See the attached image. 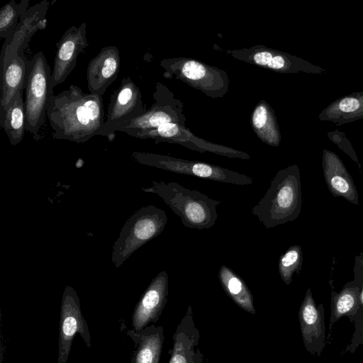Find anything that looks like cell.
<instances>
[{"label": "cell", "instance_id": "cell-25", "mask_svg": "<svg viewBox=\"0 0 363 363\" xmlns=\"http://www.w3.org/2000/svg\"><path fill=\"white\" fill-rule=\"evenodd\" d=\"M182 71L186 77L194 80L200 79L206 74L205 67L201 63L194 60L184 63Z\"/></svg>", "mask_w": 363, "mask_h": 363}, {"label": "cell", "instance_id": "cell-13", "mask_svg": "<svg viewBox=\"0 0 363 363\" xmlns=\"http://www.w3.org/2000/svg\"><path fill=\"white\" fill-rule=\"evenodd\" d=\"M172 339L173 347L169 350V363H203V354L198 347L200 333L194 323L190 305L178 324Z\"/></svg>", "mask_w": 363, "mask_h": 363}, {"label": "cell", "instance_id": "cell-11", "mask_svg": "<svg viewBox=\"0 0 363 363\" xmlns=\"http://www.w3.org/2000/svg\"><path fill=\"white\" fill-rule=\"evenodd\" d=\"M169 277L163 270L152 280L139 301L132 315L133 329L140 332L151 323L159 320L168 298Z\"/></svg>", "mask_w": 363, "mask_h": 363}, {"label": "cell", "instance_id": "cell-10", "mask_svg": "<svg viewBox=\"0 0 363 363\" xmlns=\"http://www.w3.org/2000/svg\"><path fill=\"white\" fill-rule=\"evenodd\" d=\"M56 45L51 79L53 88L66 80L74 69L79 56L89 45L86 23H82L79 27L72 26L69 28Z\"/></svg>", "mask_w": 363, "mask_h": 363}, {"label": "cell", "instance_id": "cell-24", "mask_svg": "<svg viewBox=\"0 0 363 363\" xmlns=\"http://www.w3.org/2000/svg\"><path fill=\"white\" fill-rule=\"evenodd\" d=\"M328 137L330 139L331 141L335 143L340 149L347 154L355 162H357L360 167V164L356 153L350 140L347 139L343 132L339 130H335L328 132Z\"/></svg>", "mask_w": 363, "mask_h": 363}, {"label": "cell", "instance_id": "cell-5", "mask_svg": "<svg viewBox=\"0 0 363 363\" xmlns=\"http://www.w3.org/2000/svg\"><path fill=\"white\" fill-rule=\"evenodd\" d=\"M52 70L42 51L36 52L30 60L25 87L26 130L36 135L47 116V108L53 94Z\"/></svg>", "mask_w": 363, "mask_h": 363}, {"label": "cell", "instance_id": "cell-19", "mask_svg": "<svg viewBox=\"0 0 363 363\" xmlns=\"http://www.w3.org/2000/svg\"><path fill=\"white\" fill-rule=\"evenodd\" d=\"M361 286L350 283L339 292L331 293V314L329 322V333L326 342L329 343L333 325L342 316L354 323L360 306Z\"/></svg>", "mask_w": 363, "mask_h": 363}, {"label": "cell", "instance_id": "cell-17", "mask_svg": "<svg viewBox=\"0 0 363 363\" xmlns=\"http://www.w3.org/2000/svg\"><path fill=\"white\" fill-rule=\"evenodd\" d=\"M322 121H331L337 125L363 118V91L340 97L318 115Z\"/></svg>", "mask_w": 363, "mask_h": 363}, {"label": "cell", "instance_id": "cell-21", "mask_svg": "<svg viewBox=\"0 0 363 363\" xmlns=\"http://www.w3.org/2000/svg\"><path fill=\"white\" fill-rule=\"evenodd\" d=\"M29 0L16 3L11 0L0 9V37L7 39L15 32L22 14L27 11Z\"/></svg>", "mask_w": 363, "mask_h": 363}, {"label": "cell", "instance_id": "cell-9", "mask_svg": "<svg viewBox=\"0 0 363 363\" xmlns=\"http://www.w3.org/2000/svg\"><path fill=\"white\" fill-rule=\"evenodd\" d=\"M141 94L130 77H123L120 86L112 93L107 116L103 128V136L110 138L130 121L144 113Z\"/></svg>", "mask_w": 363, "mask_h": 363}, {"label": "cell", "instance_id": "cell-14", "mask_svg": "<svg viewBox=\"0 0 363 363\" xmlns=\"http://www.w3.org/2000/svg\"><path fill=\"white\" fill-rule=\"evenodd\" d=\"M121 66L120 52L115 45L102 48L89 62L86 69L89 93L102 95L117 79Z\"/></svg>", "mask_w": 363, "mask_h": 363}, {"label": "cell", "instance_id": "cell-1", "mask_svg": "<svg viewBox=\"0 0 363 363\" xmlns=\"http://www.w3.org/2000/svg\"><path fill=\"white\" fill-rule=\"evenodd\" d=\"M102 96L84 93L74 84L52 94L47 108L52 138L82 143L96 135L103 136L106 118Z\"/></svg>", "mask_w": 363, "mask_h": 363}, {"label": "cell", "instance_id": "cell-7", "mask_svg": "<svg viewBox=\"0 0 363 363\" xmlns=\"http://www.w3.org/2000/svg\"><path fill=\"white\" fill-rule=\"evenodd\" d=\"M131 157L143 164L218 182L236 185H250L254 182L250 177L208 163L177 160L140 152H133Z\"/></svg>", "mask_w": 363, "mask_h": 363}, {"label": "cell", "instance_id": "cell-3", "mask_svg": "<svg viewBox=\"0 0 363 363\" xmlns=\"http://www.w3.org/2000/svg\"><path fill=\"white\" fill-rule=\"evenodd\" d=\"M146 193L158 195L189 228L203 230L212 228L218 218L216 208L220 201L172 182H152L141 188Z\"/></svg>", "mask_w": 363, "mask_h": 363}, {"label": "cell", "instance_id": "cell-15", "mask_svg": "<svg viewBox=\"0 0 363 363\" xmlns=\"http://www.w3.org/2000/svg\"><path fill=\"white\" fill-rule=\"evenodd\" d=\"M322 167L325 183L334 196H340L359 204L357 188L342 161L335 152L323 150Z\"/></svg>", "mask_w": 363, "mask_h": 363}, {"label": "cell", "instance_id": "cell-23", "mask_svg": "<svg viewBox=\"0 0 363 363\" xmlns=\"http://www.w3.org/2000/svg\"><path fill=\"white\" fill-rule=\"evenodd\" d=\"M353 324L354 331L350 344L344 350V353H353L361 344H363V275L361 284L360 306Z\"/></svg>", "mask_w": 363, "mask_h": 363}, {"label": "cell", "instance_id": "cell-20", "mask_svg": "<svg viewBox=\"0 0 363 363\" xmlns=\"http://www.w3.org/2000/svg\"><path fill=\"white\" fill-rule=\"evenodd\" d=\"M218 278L222 288L233 302L245 311L255 314L253 295L237 274L225 265H221Z\"/></svg>", "mask_w": 363, "mask_h": 363}, {"label": "cell", "instance_id": "cell-12", "mask_svg": "<svg viewBox=\"0 0 363 363\" xmlns=\"http://www.w3.org/2000/svg\"><path fill=\"white\" fill-rule=\"evenodd\" d=\"M298 320L306 350L320 357L326 344L324 308L316 305L311 289H308L298 311Z\"/></svg>", "mask_w": 363, "mask_h": 363}, {"label": "cell", "instance_id": "cell-4", "mask_svg": "<svg viewBox=\"0 0 363 363\" xmlns=\"http://www.w3.org/2000/svg\"><path fill=\"white\" fill-rule=\"evenodd\" d=\"M167 223L162 209L149 205L135 211L125 223L113 245L111 260L119 267L146 242L158 236Z\"/></svg>", "mask_w": 363, "mask_h": 363}, {"label": "cell", "instance_id": "cell-6", "mask_svg": "<svg viewBox=\"0 0 363 363\" xmlns=\"http://www.w3.org/2000/svg\"><path fill=\"white\" fill-rule=\"evenodd\" d=\"M45 0L29 7L21 16L18 25L3 44L0 62L1 69H12L21 72L28 70L30 60L24 55L32 36L39 30L46 28L45 15L50 6Z\"/></svg>", "mask_w": 363, "mask_h": 363}, {"label": "cell", "instance_id": "cell-26", "mask_svg": "<svg viewBox=\"0 0 363 363\" xmlns=\"http://www.w3.org/2000/svg\"><path fill=\"white\" fill-rule=\"evenodd\" d=\"M267 119V111L264 106H259L254 111L252 121L255 126L262 128L264 126Z\"/></svg>", "mask_w": 363, "mask_h": 363}, {"label": "cell", "instance_id": "cell-8", "mask_svg": "<svg viewBox=\"0 0 363 363\" xmlns=\"http://www.w3.org/2000/svg\"><path fill=\"white\" fill-rule=\"evenodd\" d=\"M76 334L91 348V334L82 313L79 298L72 286H66L60 307L57 363L67 362Z\"/></svg>", "mask_w": 363, "mask_h": 363}, {"label": "cell", "instance_id": "cell-18", "mask_svg": "<svg viewBox=\"0 0 363 363\" xmlns=\"http://www.w3.org/2000/svg\"><path fill=\"white\" fill-rule=\"evenodd\" d=\"M22 92L23 91H18L8 104L0 106V125L12 145H16L21 142L26 130L25 104Z\"/></svg>", "mask_w": 363, "mask_h": 363}, {"label": "cell", "instance_id": "cell-22", "mask_svg": "<svg viewBox=\"0 0 363 363\" xmlns=\"http://www.w3.org/2000/svg\"><path fill=\"white\" fill-rule=\"evenodd\" d=\"M303 261L302 250L299 245H292L280 256L278 271L282 281L289 285L294 274H300Z\"/></svg>", "mask_w": 363, "mask_h": 363}, {"label": "cell", "instance_id": "cell-2", "mask_svg": "<svg viewBox=\"0 0 363 363\" xmlns=\"http://www.w3.org/2000/svg\"><path fill=\"white\" fill-rule=\"evenodd\" d=\"M300 170L296 164L279 170L252 213L269 229L296 220L301 211Z\"/></svg>", "mask_w": 363, "mask_h": 363}, {"label": "cell", "instance_id": "cell-16", "mask_svg": "<svg viewBox=\"0 0 363 363\" xmlns=\"http://www.w3.org/2000/svg\"><path fill=\"white\" fill-rule=\"evenodd\" d=\"M126 335L135 348L130 363H160L164 340L162 326L152 323L138 333L130 329Z\"/></svg>", "mask_w": 363, "mask_h": 363}]
</instances>
